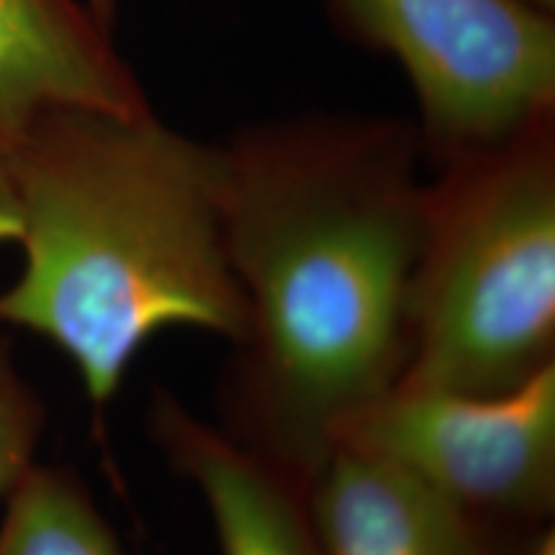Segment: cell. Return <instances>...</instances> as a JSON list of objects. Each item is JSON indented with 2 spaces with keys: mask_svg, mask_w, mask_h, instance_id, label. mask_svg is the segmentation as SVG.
I'll use <instances>...</instances> for the list:
<instances>
[{
  "mask_svg": "<svg viewBox=\"0 0 555 555\" xmlns=\"http://www.w3.org/2000/svg\"><path fill=\"white\" fill-rule=\"evenodd\" d=\"M0 555H129L75 474L34 466L0 509Z\"/></svg>",
  "mask_w": 555,
  "mask_h": 555,
  "instance_id": "9",
  "label": "cell"
},
{
  "mask_svg": "<svg viewBox=\"0 0 555 555\" xmlns=\"http://www.w3.org/2000/svg\"><path fill=\"white\" fill-rule=\"evenodd\" d=\"M339 446L384 457L496 543L502 532L535 540L555 509V365L489 397L399 384Z\"/></svg>",
  "mask_w": 555,
  "mask_h": 555,
  "instance_id": "5",
  "label": "cell"
},
{
  "mask_svg": "<svg viewBox=\"0 0 555 555\" xmlns=\"http://www.w3.org/2000/svg\"><path fill=\"white\" fill-rule=\"evenodd\" d=\"M57 108L155 111L86 0H0V142Z\"/></svg>",
  "mask_w": 555,
  "mask_h": 555,
  "instance_id": "6",
  "label": "cell"
},
{
  "mask_svg": "<svg viewBox=\"0 0 555 555\" xmlns=\"http://www.w3.org/2000/svg\"><path fill=\"white\" fill-rule=\"evenodd\" d=\"M219 157L249 311L224 429L309 486L406 373L425 147L409 119L304 114L234 131Z\"/></svg>",
  "mask_w": 555,
  "mask_h": 555,
  "instance_id": "1",
  "label": "cell"
},
{
  "mask_svg": "<svg viewBox=\"0 0 555 555\" xmlns=\"http://www.w3.org/2000/svg\"><path fill=\"white\" fill-rule=\"evenodd\" d=\"M522 555H555V532H553V527H551V530H545L543 535H538L535 540H532V543L522 551Z\"/></svg>",
  "mask_w": 555,
  "mask_h": 555,
  "instance_id": "13",
  "label": "cell"
},
{
  "mask_svg": "<svg viewBox=\"0 0 555 555\" xmlns=\"http://www.w3.org/2000/svg\"><path fill=\"white\" fill-rule=\"evenodd\" d=\"M88 9L99 16L108 29H114L116 13H119V0H86Z\"/></svg>",
  "mask_w": 555,
  "mask_h": 555,
  "instance_id": "12",
  "label": "cell"
},
{
  "mask_svg": "<svg viewBox=\"0 0 555 555\" xmlns=\"http://www.w3.org/2000/svg\"><path fill=\"white\" fill-rule=\"evenodd\" d=\"M345 39L404 69L429 168L555 114V13L530 0H324Z\"/></svg>",
  "mask_w": 555,
  "mask_h": 555,
  "instance_id": "4",
  "label": "cell"
},
{
  "mask_svg": "<svg viewBox=\"0 0 555 555\" xmlns=\"http://www.w3.org/2000/svg\"><path fill=\"white\" fill-rule=\"evenodd\" d=\"M530 3H535L538 9H545V11L555 13V0H530Z\"/></svg>",
  "mask_w": 555,
  "mask_h": 555,
  "instance_id": "14",
  "label": "cell"
},
{
  "mask_svg": "<svg viewBox=\"0 0 555 555\" xmlns=\"http://www.w3.org/2000/svg\"><path fill=\"white\" fill-rule=\"evenodd\" d=\"M147 420L165 461L204 496L221 555H324L307 486L168 391L152 393Z\"/></svg>",
  "mask_w": 555,
  "mask_h": 555,
  "instance_id": "7",
  "label": "cell"
},
{
  "mask_svg": "<svg viewBox=\"0 0 555 555\" xmlns=\"http://www.w3.org/2000/svg\"><path fill=\"white\" fill-rule=\"evenodd\" d=\"M5 330L0 324V509L37 466L34 455L44 433V406L13 363Z\"/></svg>",
  "mask_w": 555,
  "mask_h": 555,
  "instance_id": "10",
  "label": "cell"
},
{
  "mask_svg": "<svg viewBox=\"0 0 555 555\" xmlns=\"http://www.w3.org/2000/svg\"><path fill=\"white\" fill-rule=\"evenodd\" d=\"M24 268L0 324L50 339L95 406L152 337L185 327L245 343L249 311L221 221L219 144L157 119L47 111L3 142Z\"/></svg>",
  "mask_w": 555,
  "mask_h": 555,
  "instance_id": "2",
  "label": "cell"
},
{
  "mask_svg": "<svg viewBox=\"0 0 555 555\" xmlns=\"http://www.w3.org/2000/svg\"><path fill=\"white\" fill-rule=\"evenodd\" d=\"M555 365V114L435 165L399 384L504 393Z\"/></svg>",
  "mask_w": 555,
  "mask_h": 555,
  "instance_id": "3",
  "label": "cell"
},
{
  "mask_svg": "<svg viewBox=\"0 0 555 555\" xmlns=\"http://www.w3.org/2000/svg\"><path fill=\"white\" fill-rule=\"evenodd\" d=\"M21 234V214L18 198L13 189V178L9 159H5V147L0 142V245L3 242H18Z\"/></svg>",
  "mask_w": 555,
  "mask_h": 555,
  "instance_id": "11",
  "label": "cell"
},
{
  "mask_svg": "<svg viewBox=\"0 0 555 555\" xmlns=\"http://www.w3.org/2000/svg\"><path fill=\"white\" fill-rule=\"evenodd\" d=\"M307 504L324 555H522L401 468L350 446L322 463Z\"/></svg>",
  "mask_w": 555,
  "mask_h": 555,
  "instance_id": "8",
  "label": "cell"
}]
</instances>
